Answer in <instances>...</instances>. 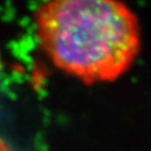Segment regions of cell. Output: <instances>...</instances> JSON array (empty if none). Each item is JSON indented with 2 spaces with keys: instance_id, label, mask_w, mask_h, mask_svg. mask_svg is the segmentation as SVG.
I'll return each instance as SVG.
<instances>
[{
  "instance_id": "7a4b0ae2",
  "label": "cell",
  "mask_w": 151,
  "mask_h": 151,
  "mask_svg": "<svg viewBox=\"0 0 151 151\" xmlns=\"http://www.w3.org/2000/svg\"><path fill=\"white\" fill-rule=\"evenodd\" d=\"M0 151H11L9 146L6 143L5 141L1 140V139H0Z\"/></svg>"
},
{
  "instance_id": "6da1fadb",
  "label": "cell",
  "mask_w": 151,
  "mask_h": 151,
  "mask_svg": "<svg viewBox=\"0 0 151 151\" xmlns=\"http://www.w3.org/2000/svg\"><path fill=\"white\" fill-rule=\"evenodd\" d=\"M35 22L53 64L87 84L118 78L140 49L138 19L118 1H50L36 10Z\"/></svg>"
}]
</instances>
